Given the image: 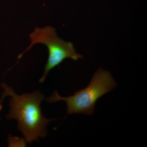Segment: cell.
Wrapping results in <instances>:
<instances>
[{
    "mask_svg": "<svg viewBox=\"0 0 147 147\" xmlns=\"http://www.w3.org/2000/svg\"><path fill=\"white\" fill-rule=\"evenodd\" d=\"M4 92L0 103V110L3 99L11 97L10 109L6 116L7 119H15L18 122V128L28 143L37 141L39 138L47 136V126L54 119L46 118L42 115L40 103L44 99V95L39 91L30 94H16L12 88L5 84H1Z\"/></svg>",
    "mask_w": 147,
    "mask_h": 147,
    "instance_id": "cell-1",
    "label": "cell"
},
{
    "mask_svg": "<svg viewBox=\"0 0 147 147\" xmlns=\"http://www.w3.org/2000/svg\"><path fill=\"white\" fill-rule=\"evenodd\" d=\"M117 86L110 72L100 68L94 74L88 86L84 89L77 91L73 95L67 97H62L56 90L46 100L50 103L64 101L67 115L82 114L91 116L94 112L97 100Z\"/></svg>",
    "mask_w": 147,
    "mask_h": 147,
    "instance_id": "cell-2",
    "label": "cell"
},
{
    "mask_svg": "<svg viewBox=\"0 0 147 147\" xmlns=\"http://www.w3.org/2000/svg\"><path fill=\"white\" fill-rule=\"evenodd\" d=\"M30 36V45L18 56V59H21L24 53L35 44L41 43L46 45L49 55L44 73L39 80L40 84L45 82L47 74L52 69L59 66L65 59L69 58L76 61L83 58L82 55L76 53L71 42L65 41L58 36L56 29L53 27L47 26L42 28H36Z\"/></svg>",
    "mask_w": 147,
    "mask_h": 147,
    "instance_id": "cell-3",
    "label": "cell"
}]
</instances>
